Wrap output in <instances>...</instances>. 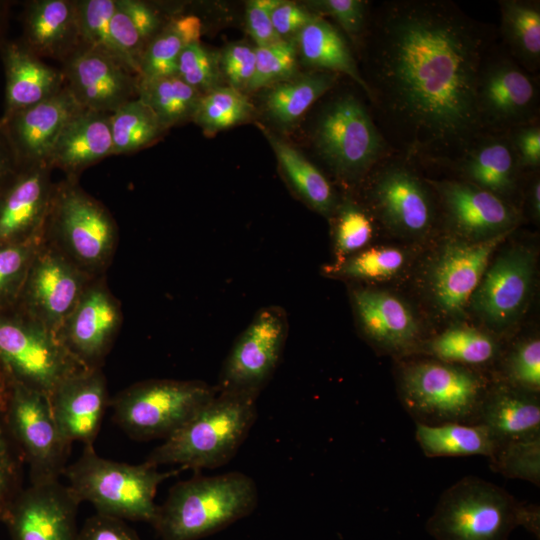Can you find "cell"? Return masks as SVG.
Segmentation results:
<instances>
[{"label": "cell", "instance_id": "7bdbcfd3", "mask_svg": "<svg viewBox=\"0 0 540 540\" xmlns=\"http://www.w3.org/2000/svg\"><path fill=\"white\" fill-rule=\"evenodd\" d=\"M8 380L0 368V521L21 488L22 457L6 424Z\"/></svg>", "mask_w": 540, "mask_h": 540}, {"label": "cell", "instance_id": "f546056e", "mask_svg": "<svg viewBox=\"0 0 540 540\" xmlns=\"http://www.w3.org/2000/svg\"><path fill=\"white\" fill-rule=\"evenodd\" d=\"M24 44L38 57L64 61L81 46L76 1L34 0L25 5Z\"/></svg>", "mask_w": 540, "mask_h": 540}, {"label": "cell", "instance_id": "83f0119b", "mask_svg": "<svg viewBox=\"0 0 540 540\" xmlns=\"http://www.w3.org/2000/svg\"><path fill=\"white\" fill-rule=\"evenodd\" d=\"M473 185L508 202L520 166L508 133H483L450 163Z\"/></svg>", "mask_w": 540, "mask_h": 540}, {"label": "cell", "instance_id": "8992f818", "mask_svg": "<svg viewBox=\"0 0 540 540\" xmlns=\"http://www.w3.org/2000/svg\"><path fill=\"white\" fill-rule=\"evenodd\" d=\"M173 474L160 472L148 461L134 465L103 458L93 445L84 446L63 472L77 499L91 503L97 513L150 524L158 507V486Z\"/></svg>", "mask_w": 540, "mask_h": 540}, {"label": "cell", "instance_id": "9c48e42d", "mask_svg": "<svg viewBox=\"0 0 540 540\" xmlns=\"http://www.w3.org/2000/svg\"><path fill=\"white\" fill-rule=\"evenodd\" d=\"M0 368L8 381L49 398L61 382L86 367L56 333L13 308L0 312Z\"/></svg>", "mask_w": 540, "mask_h": 540}, {"label": "cell", "instance_id": "db71d44e", "mask_svg": "<svg viewBox=\"0 0 540 540\" xmlns=\"http://www.w3.org/2000/svg\"><path fill=\"white\" fill-rule=\"evenodd\" d=\"M281 0H251L246 8L247 31L256 47L270 45L281 38L272 24V11Z\"/></svg>", "mask_w": 540, "mask_h": 540}, {"label": "cell", "instance_id": "cb8c5ba5", "mask_svg": "<svg viewBox=\"0 0 540 540\" xmlns=\"http://www.w3.org/2000/svg\"><path fill=\"white\" fill-rule=\"evenodd\" d=\"M62 437L69 444L93 445L109 407L106 378L101 368H84L61 382L49 397Z\"/></svg>", "mask_w": 540, "mask_h": 540}, {"label": "cell", "instance_id": "836d02e7", "mask_svg": "<svg viewBox=\"0 0 540 540\" xmlns=\"http://www.w3.org/2000/svg\"><path fill=\"white\" fill-rule=\"evenodd\" d=\"M419 351L427 357L482 371L500 358V347L489 334L472 327H450Z\"/></svg>", "mask_w": 540, "mask_h": 540}, {"label": "cell", "instance_id": "1f68e13d", "mask_svg": "<svg viewBox=\"0 0 540 540\" xmlns=\"http://www.w3.org/2000/svg\"><path fill=\"white\" fill-rule=\"evenodd\" d=\"M276 158L297 194L315 211L325 216L336 210V196L322 172L301 152L260 126Z\"/></svg>", "mask_w": 540, "mask_h": 540}, {"label": "cell", "instance_id": "11a10c76", "mask_svg": "<svg viewBox=\"0 0 540 540\" xmlns=\"http://www.w3.org/2000/svg\"><path fill=\"white\" fill-rule=\"evenodd\" d=\"M520 168L536 170L540 166L539 122L516 127L508 132Z\"/></svg>", "mask_w": 540, "mask_h": 540}, {"label": "cell", "instance_id": "603a6c76", "mask_svg": "<svg viewBox=\"0 0 540 540\" xmlns=\"http://www.w3.org/2000/svg\"><path fill=\"white\" fill-rule=\"evenodd\" d=\"M82 109L64 87L30 107L0 117L17 166L46 163L67 122Z\"/></svg>", "mask_w": 540, "mask_h": 540}, {"label": "cell", "instance_id": "c3c4849f", "mask_svg": "<svg viewBox=\"0 0 540 540\" xmlns=\"http://www.w3.org/2000/svg\"><path fill=\"white\" fill-rule=\"evenodd\" d=\"M336 212L335 252L342 260L361 251L370 242L373 224L369 214L351 200L343 202Z\"/></svg>", "mask_w": 540, "mask_h": 540}, {"label": "cell", "instance_id": "52a82bcc", "mask_svg": "<svg viewBox=\"0 0 540 540\" xmlns=\"http://www.w3.org/2000/svg\"><path fill=\"white\" fill-rule=\"evenodd\" d=\"M43 239L95 278L112 260L118 229L109 211L66 177L55 185Z\"/></svg>", "mask_w": 540, "mask_h": 540}, {"label": "cell", "instance_id": "7dc6e473", "mask_svg": "<svg viewBox=\"0 0 540 540\" xmlns=\"http://www.w3.org/2000/svg\"><path fill=\"white\" fill-rule=\"evenodd\" d=\"M489 462L494 472L506 478L540 486V438L499 445Z\"/></svg>", "mask_w": 540, "mask_h": 540}, {"label": "cell", "instance_id": "bcb514c9", "mask_svg": "<svg viewBox=\"0 0 540 540\" xmlns=\"http://www.w3.org/2000/svg\"><path fill=\"white\" fill-rule=\"evenodd\" d=\"M41 241L0 245V312L16 307Z\"/></svg>", "mask_w": 540, "mask_h": 540}, {"label": "cell", "instance_id": "ee69618b", "mask_svg": "<svg viewBox=\"0 0 540 540\" xmlns=\"http://www.w3.org/2000/svg\"><path fill=\"white\" fill-rule=\"evenodd\" d=\"M255 53V71L247 91H256L297 76V47L294 40L281 39L270 45L255 47Z\"/></svg>", "mask_w": 540, "mask_h": 540}, {"label": "cell", "instance_id": "7a4b0ae2", "mask_svg": "<svg viewBox=\"0 0 540 540\" xmlns=\"http://www.w3.org/2000/svg\"><path fill=\"white\" fill-rule=\"evenodd\" d=\"M257 504V485L242 472L196 475L170 488L151 525L162 540H199L247 517Z\"/></svg>", "mask_w": 540, "mask_h": 540}, {"label": "cell", "instance_id": "44dd1931", "mask_svg": "<svg viewBox=\"0 0 540 540\" xmlns=\"http://www.w3.org/2000/svg\"><path fill=\"white\" fill-rule=\"evenodd\" d=\"M447 223L457 237L481 241L512 232L519 221L515 207L466 181L431 180Z\"/></svg>", "mask_w": 540, "mask_h": 540}, {"label": "cell", "instance_id": "74e56055", "mask_svg": "<svg viewBox=\"0 0 540 540\" xmlns=\"http://www.w3.org/2000/svg\"><path fill=\"white\" fill-rule=\"evenodd\" d=\"M137 97L146 104L166 130L192 119L202 94L178 75L138 78Z\"/></svg>", "mask_w": 540, "mask_h": 540}, {"label": "cell", "instance_id": "5b68a950", "mask_svg": "<svg viewBox=\"0 0 540 540\" xmlns=\"http://www.w3.org/2000/svg\"><path fill=\"white\" fill-rule=\"evenodd\" d=\"M256 400L220 394L162 444L146 461L159 466L179 464L184 468H217L230 461L257 419Z\"/></svg>", "mask_w": 540, "mask_h": 540}, {"label": "cell", "instance_id": "d4e9b609", "mask_svg": "<svg viewBox=\"0 0 540 540\" xmlns=\"http://www.w3.org/2000/svg\"><path fill=\"white\" fill-rule=\"evenodd\" d=\"M352 300L361 328L375 346L397 355L415 352L420 330L404 301L376 289H356Z\"/></svg>", "mask_w": 540, "mask_h": 540}, {"label": "cell", "instance_id": "277c9868", "mask_svg": "<svg viewBox=\"0 0 540 540\" xmlns=\"http://www.w3.org/2000/svg\"><path fill=\"white\" fill-rule=\"evenodd\" d=\"M399 399L415 423L477 424L492 381L482 371L426 357L401 362L396 371Z\"/></svg>", "mask_w": 540, "mask_h": 540}, {"label": "cell", "instance_id": "8fae6325", "mask_svg": "<svg viewBox=\"0 0 540 540\" xmlns=\"http://www.w3.org/2000/svg\"><path fill=\"white\" fill-rule=\"evenodd\" d=\"M6 424L22 460L29 465L31 484L59 480L71 444L57 427L48 396L8 381Z\"/></svg>", "mask_w": 540, "mask_h": 540}, {"label": "cell", "instance_id": "60d3db41", "mask_svg": "<svg viewBox=\"0 0 540 540\" xmlns=\"http://www.w3.org/2000/svg\"><path fill=\"white\" fill-rule=\"evenodd\" d=\"M406 263L404 250L379 246L361 250L327 266L326 273L349 279L387 280L400 273Z\"/></svg>", "mask_w": 540, "mask_h": 540}, {"label": "cell", "instance_id": "680465c9", "mask_svg": "<svg viewBox=\"0 0 540 540\" xmlns=\"http://www.w3.org/2000/svg\"><path fill=\"white\" fill-rule=\"evenodd\" d=\"M18 168L13 151L0 122V182Z\"/></svg>", "mask_w": 540, "mask_h": 540}, {"label": "cell", "instance_id": "4316f807", "mask_svg": "<svg viewBox=\"0 0 540 540\" xmlns=\"http://www.w3.org/2000/svg\"><path fill=\"white\" fill-rule=\"evenodd\" d=\"M0 55L5 73L3 116L35 105L64 87L62 71L44 63L22 40L4 41Z\"/></svg>", "mask_w": 540, "mask_h": 540}, {"label": "cell", "instance_id": "4fadbf2b", "mask_svg": "<svg viewBox=\"0 0 540 540\" xmlns=\"http://www.w3.org/2000/svg\"><path fill=\"white\" fill-rule=\"evenodd\" d=\"M476 99L484 133H508L538 122V84L512 57L487 52L478 77Z\"/></svg>", "mask_w": 540, "mask_h": 540}, {"label": "cell", "instance_id": "f35d334b", "mask_svg": "<svg viewBox=\"0 0 540 540\" xmlns=\"http://www.w3.org/2000/svg\"><path fill=\"white\" fill-rule=\"evenodd\" d=\"M112 155L143 149L165 131L151 109L138 97L110 114Z\"/></svg>", "mask_w": 540, "mask_h": 540}, {"label": "cell", "instance_id": "b9f144b4", "mask_svg": "<svg viewBox=\"0 0 540 540\" xmlns=\"http://www.w3.org/2000/svg\"><path fill=\"white\" fill-rule=\"evenodd\" d=\"M76 9L81 46L106 55L131 71L111 34L115 0H80L76 1Z\"/></svg>", "mask_w": 540, "mask_h": 540}, {"label": "cell", "instance_id": "6da1fadb", "mask_svg": "<svg viewBox=\"0 0 540 540\" xmlns=\"http://www.w3.org/2000/svg\"><path fill=\"white\" fill-rule=\"evenodd\" d=\"M488 46L482 26L453 2H382L363 79L393 152L448 164L484 133L476 92Z\"/></svg>", "mask_w": 540, "mask_h": 540}, {"label": "cell", "instance_id": "f1b7e54d", "mask_svg": "<svg viewBox=\"0 0 540 540\" xmlns=\"http://www.w3.org/2000/svg\"><path fill=\"white\" fill-rule=\"evenodd\" d=\"M112 156L110 114L82 108L64 126L47 164L61 169L67 178Z\"/></svg>", "mask_w": 540, "mask_h": 540}, {"label": "cell", "instance_id": "e575fe53", "mask_svg": "<svg viewBox=\"0 0 540 540\" xmlns=\"http://www.w3.org/2000/svg\"><path fill=\"white\" fill-rule=\"evenodd\" d=\"M201 20L184 15L169 20L148 43L139 64V79L177 75L178 59L190 44L199 42Z\"/></svg>", "mask_w": 540, "mask_h": 540}, {"label": "cell", "instance_id": "9f6ffc18", "mask_svg": "<svg viewBox=\"0 0 540 540\" xmlns=\"http://www.w3.org/2000/svg\"><path fill=\"white\" fill-rule=\"evenodd\" d=\"M317 14L294 2L280 1L272 11L274 30L283 39L296 36Z\"/></svg>", "mask_w": 540, "mask_h": 540}, {"label": "cell", "instance_id": "91938a15", "mask_svg": "<svg viewBox=\"0 0 540 540\" xmlns=\"http://www.w3.org/2000/svg\"><path fill=\"white\" fill-rule=\"evenodd\" d=\"M528 203L530 212L534 219L539 220L540 216V181L535 177L529 187Z\"/></svg>", "mask_w": 540, "mask_h": 540}, {"label": "cell", "instance_id": "7c38bea8", "mask_svg": "<svg viewBox=\"0 0 540 540\" xmlns=\"http://www.w3.org/2000/svg\"><path fill=\"white\" fill-rule=\"evenodd\" d=\"M286 335V317L280 308L258 311L226 357L217 393L256 400L279 363Z\"/></svg>", "mask_w": 540, "mask_h": 540}, {"label": "cell", "instance_id": "f907efd6", "mask_svg": "<svg viewBox=\"0 0 540 540\" xmlns=\"http://www.w3.org/2000/svg\"><path fill=\"white\" fill-rule=\"evenodd\" d=\"M313 13L333 18L351 38L361 36L367 26L368 2L362 0H314L307 2Z\"/></svg>", "mask_w": 540, "mask_h": 540}, {"label": "cell", "instance_id": "6f0895ef", "mask_svg": "<svg viewBox=\"0 0 540 540\" xmlns=\"http://www.w3.org/2000/svg\"><path fill=\"white\" fill-rule=\"evenodd\" d=\"M115 3L128 15L146 46L165 25L158 12L143 1L115 0Z\"/></svg>", "mask_w": 540, "mask_h": 540}, {"label": "cell", "instance_id": "7402d4cb", "mask_svg": "<svg viewBox=\"0 0 540 540\" xmlns=\"http://www.w3.org/2000/svg\"><path fill=\"white\" fill-rule=\"evenodd\" d=\"M64 85L84 109L111 114L138 93V76L119 62L80 46L63 62Z\"/></svg>", "mask_w": 540, "mask_h": 540}, {"label": "cell", "instance_id": "2e32d148", "mask_svg": "<svg viewBox=\"0 0 540 540\" xmlns=\"http://www.w3.org/2000/svg\"><path fill=\"white\" fill-rule=\"evenodd\" d=\"M470 241L446 240L434 254L426 273L428 295L447 316H458L469 307L496 248L511 234Z\"/></svg>", "mask_w": 540, "mask_h": 540}, {"label": "cell", "instance_id": "681fc988", "mask_svg": "<svg viewBox=\"0 0 540 540\" xmlns=\"http://www.w3.org/2000/svg\"><path fill=\"white\" fill-rule=\"evenodd\" d=\"M177 75L201 94L218 87L221 77L219 56L200 42L188 45L180 54Z\"/></svg>", "mask_w": 540, "mask_h": 540}, {"label": "cell", "instance_id": "94428289", "mask_svg": "<svg viewBox=\"0 0 540 540\" xmlns=\"http://www.w3.org/2000/svg\"><path fill=\"white\" fill-rule=\"evenodd\" d=\"M9 5L0 1V48L3 44V31L5 29Z\"/></svg>", "mask_w": 540, "mask_h": 540}, {"label": "cell", "instance_id": "816d5d0a", "mask_svg": "<svg viewBox=\"0 0 540 540\" xmlns=\"http://www.w3.org/2000/svg\"><path fill=\"white\" fill-rule=\"evenodd\" d=\"M255 63V48L240 43L228 45L219 57L221 75L230 87L239 91L247 89L254 75Z\"/></svg>", "mask_w": 540, "mask_h": 540}, {"label": "cell", "instance_id": "9a60e30c", "mask_svg": "<svg viewBox=\"0 0 540 540\" xmlns=\"http://www.w3.org/2000/svg\"><path fill=\"white\" fill-rule=\"evenodd\" d=\"M93 279L43 239L15 308L57 333Z\"/></svg>", "mask_w": 540, "mask_h": 540}, {"label": "cell", "instance_id": "4dcf8cb0", "mask_svg": "<svg viewBox=\"0 0 540 540\" xmlns=\"http://www.w3.org/2000/svg\"><path fill=\"white\" fill-rule=\"evenodd\" d=\"M297 53L304 64L317 71L344 74L369 96L353 54L341 33L322 16L317 15L296 35Z\"/></svg>", "mask_w": 540, "mask_h": 540}, {"label": "cell", "instance_id": "d6a6232c", "mask_svg": "<svg viewBox=\"0 0 540 540\" xmlns=\"http://www.w3.org/2000/svg\"><path fill=\"white\" fill-rule=\"evenodd\" d=\"M415 424L416 441L427 457L481 455L489 459L497 448L492 435L482 424Z\"/></svg>", "mask_w": 540, "mask_h": 540}, {"label": "cell", "instance_id": "d590c367", "mask_svg": "<svg viewBox=\"0 0 540 540\" xmlns=\"http://www.w3.org/2000/svg\"><path fill=\"white\" fill-rule=\"evenodd\" d=\"M336 79L335 73L316 70L279 82L266 95V112L276 123L291 125L334 86Z\"/></svg>", "mask_w": 540, "mask_h": 540}, {"label": "cell", "instance_id": "ab89813d", "mask_svg": "<svg viewBox=\"0 0 540 540\" xmlns=\"http://www.w3.org/2000/svg\"><path fill=\"white\" fill-rule=\"evenodd\" d=\"M253 108L241 91L218 86L202 94L192 120L204 132L215 133L244 122L252 115Z\"/></svg>", "mask_w": 540, "mask_h": 540}, {"label": "cell", "instance_id": "8d00e7d4", "mask_svg": "<svg viewBox=\"0 0 540 540\" xmlns=\"http://www.w3.org/2000/svg\"><path fill=\"white\" fill-rule=\"evenodd\" d=\"M499 6L501 32L511 55L526 69H538L540 63L539 1L501 0Z\"/></svg>", "mask_w": 540, "mask_h": 540}, {"label": "cell", "instance_id": "ac0fdd59", "mask_svg": "<svg viewBox=\"0 0 540 540\" xmlns=\"http://www.w3.org/2000/svg\"><path fill=\"white\" fill-rule=\"evenodd\" d=\"M80 503L60 480L31 484L14 497L2 522L12 540H77Z\"/></svg>", "mask_w": 540, "mask_h": 540}, {"label": "cell", "instance_id": "d6986e66", "mask_svg": "<svg viewBox=\"0 0 540 540\" xmlns=\"http://www.w3.org/2000/svg\"><path fill=\"white\" fill-rule=\"evenodd\" d=\"M46 164L18 167L0 182V245L44 238L55 185Z\"/></svg>", "mask_w": 540, "mask_h": 540}, {"label": "cell", "instance_id": "ba28073f", "mask_svg": "<svg viewBox=\"0 0 540 540\" xmlns=\"http://www.w3.org/2000/svg\"><path fill=\"white\" fill-rule=\"evenodd\" d=\"M217 395L197 380L150 379L130 385L110 399L114 422L132 439L164 440Z\"/></svg>", "mask_w": 540, "mask_h": 540}, {"label": "cell", "instance_id": "3957f363", "mask_svg": "<svg viewBox=\"0 0 540 540\" xmlns=\"http://www.w3.org/2000/svg\"><path fill=\"white\" fill-rule=\"evenodd\" d=\"M518 526L539 539V507L519 502L492 482L466 476L441 494L426 530L435 540H508Z\"/></svg>", "mask_w": 540, "mask_h": 540}, {"label": "cell", "instance_id": "ffe728a7", "mask_svg": "<svg viewBox=\"0 0 540 540\" xmlns=\"http://www.w3.org/2000/svg\"><path fill=\"white\" fill-rule=\"evenodd\" d=\"M534 273L531 250L522 246L507 250L487 267L469 306L489 325L505 328L525 310Z\"/></svg>", "mask_w": 540, "mask_h": 540}, {"label": "cell", "instance_id": "f6af8a7d", "mask_svg": "<svg viewBox=\"0 0 540 540\" xmlns=\"http://www.w3.org/2000/svg\"><path fill=\"white\" fill-rule=\"evenodd\" d=\"M498 380L528 392H540V341L536 337L517 342L500 358Z\"/></svg>", "mask_w": 540, "mask_h": 540}, {"label": "cell", "instance_id": "30bf717a", "mask_svg": "<svg viewBox=\"0 0 540 540\" xmlns=\"http://www.w3.org/2000/svg\"><path fill=\"white\" fill-rule=\"evenodd\" d=\"M315 148L332 171L355 181L393 154L366 106L354 95L331 101L313 134Z\"/></svg>", "mask_w": 540, "mask_h": 540}, {"label": "cell", "instance_id": "f5cc1de1", "mask_svg": "<svg viewBox=\"0 0 540 540\" xmlns=\"http://www.w3.org/2000/svg\"><path fill=\"white\" fill-rule=\"evenodd\" d=\"M77 540H142L123 519L95 513L78 532Z\"/></svg>", "mask_w": 540, "mask_h": 540}, {"label": "cell", "instance_id": "484cf974", "mask_svg": "<svg viewBox=\"0 0 540 540\" xmlns=\"http://www.w3.org/2000/svg\"><path fill=\"white\" fill-rule=\"evenodd\" d=\"M477 424L488 429L497 447L540 438L539 394L492 379Z\"/></svg>", "mask_w": 540, "mask_h": 540}, {"label": "cell", "instance_id": "5bb4252c", "mask_svg": "<svg viewBox=\"0 0 540 540\" xmlns=\"http://www.w3.org/2000/svg\"><path fill=\"white\" fill-rule=\"evenodd\" d=\"M382 160L372 170L370 203L382 223L405 237H423L435 221V205L430 186L397 154Z\"/></svg>", "mask_w": 540, "mask_h": 540}, {"label": "cell", "instance_id": "e0dca14e", "mask_svg": "<svg viewBox=\"0 0 540 540\" xmlns=\"http://www.w3.org/2000/svg\"><path fill=\"white\" fill-rule=\"evenodd\" d=\"M103 277L91 280L56 333L86 368H101L122 322L120 304Z\"/></svg>", "mask_w": 540, "mask_h": 540}]
</instances>
